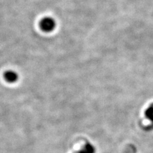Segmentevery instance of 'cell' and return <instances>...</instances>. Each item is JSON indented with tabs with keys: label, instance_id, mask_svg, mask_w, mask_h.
<instances>
[{
	"label": "cell",
	"instance_id": "3",
	"mask_svg": "<svg viewBox=\"0 0 153 153\" xmlns=\"http://www.w3.org/2000/svg\"><path fill=\"white\" fill-rule=\"evenodd\" d=\"M96 149L94 146L89 142L85 143V144L82 147L81 149L74 153H95Z\"/></svg>",
	"mask_w": 153,
	"mask_h": 153
},
{
	"label": "cell",
	"instance_id": "2",
	"mask_svg": "<svg viewBox=\"0 0 153 153\" xmlns=\"http://www.w3.org/2000/svg\"><path fill=\"white\" fill-rule=\"evenodd\" d=\"M3 77L7 82L13 84L17 82L19 80V76L16 71L12 70H8L4 73Z\"/></svg>",
	"mask_w": 153,
	"mask_h": 153
},
{
	"label": "cell",
	"instance_id": "1",
	"mask_svg": "<svg viewBox=\"0 0 153 153\" xmlns=\"http://www.w3.org/2000/svg\"><path fill=\"white\" fill-rule=\"evenodd\" d=\"M39 26L42 31L45 33H50L55 29L56 26V23L53 18L47 17L43 18L40 21Z\"/></svg>",
	"mask_w": 153,
	"mask_h": 153
},
{
	"label": "cell",
	"instance_id": "4",
	"mask_svg": "<svg viewBox=\"0 0 153 153\" xmlns=\"http://www.w3.org/2000/svg\"><path fill=\"white\" fill-rule=\"evenodd\" d=\"M146 116L147 119L153 121V107H150L149 108L147 109L146 112Z\"/></svg>",
	"mask_w": 153,
	"mask_h": 153
}]
</instances>
